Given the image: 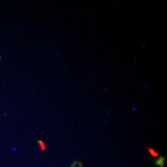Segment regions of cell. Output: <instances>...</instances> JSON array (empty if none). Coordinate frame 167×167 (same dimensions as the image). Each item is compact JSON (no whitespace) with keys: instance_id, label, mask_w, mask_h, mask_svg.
I'll use <instances>...</instances> for the list:
<instances>
[{"instance_id":"7a4b0ae2","label":"cell","mask_w":167,"mask_h":167,"mask_svg":"<svg viewBox=\"0 0 167 167\" xmlns=\"http://www.w3.org/2000/svg\"><path fill=\"white\" fill-rule=\"evenodd\" d=\"M148 153H150L152 157H155V158H157V157H159V154H158V152L157 151H155L153 148H150V147H148Z\"/></svg>"},{"instance_id":"3957f363","label":"cell","mask_w":167,"mask_h":167,"mask_svg":"<svg viewBox=\"0 0 167 167\" xmlns=\"http://www.w3.org/2000/svg\"><path fill=\"white\" fill-rule=\"evenodd\" d=\"M37 143H38L39 144V147H40V148H41V150H46V146H45V143L43 142V141L42 140H37Z\"/></svg>"},{"instance_id":"6da1fadb","label":"cell","mask_w":167,"mask_h":167,"mask_svg":"<svg viewBox=\"0 0 167 167\" xmlns=\"http://www.w3.org/2000/svg\"><path fill=\"white\" fill-rule=\"evenodd\" d=\"M164 162H165L164 157H157V160L155 161V164L158 167H164Z\"/></svg>"}]
</instances>
